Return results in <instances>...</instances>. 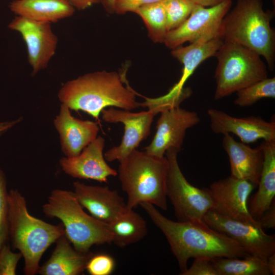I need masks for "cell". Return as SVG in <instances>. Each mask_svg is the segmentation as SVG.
I'll list each match as a JSON object with an SVG mask.
<instances>
[{"mask_svg":"<svg viewBox=\"0 0 275 275\" xmlns=\"http://www.w3.org/2000/svg\"><path fill=\"white\" fill-rule=\"evenodd\" d=\"M159 112L154 109L132 113L130 111L110 107L101 112L102 119L110 123H121L124 131L120 144L106 151L104 154L106 161L119 162L139 147L151 133L154 117Z\"/></svg>","mask_w":275,"mask_h":275,"instance_id":"10","label":"cell"},{"mask_svg":"<svg viewBox=\"0 0 275 275\" xmlns=\"http://www.w3.org/2000/svg\"><path fill=\"white\" fill-rule=\"evenodd\" d=\"M115 267L114 259L106 254H93L88 260L86 269L91 275H109Z\"/></svg>","mask_w":275,"mask_h":275,"instance_id":"30","label":"cell"},{"mask_svg":"<svg viewBox=\"0 0 275 275\" xmlns=\"http://www.w3.org/2000/svg\"><path fill=\"white\" fill-rule=\"evenodd\" d=\"M236 92L234 103L241 107L251 106L262 98H274L275 77L259 80Z\"/></svg>","mask_w":275,"mask_h":275,"instance_id":"27","label":"cell"},{"mask_svg":"<svg viewBox=\"0 0 275 275\" xmlns=\"http://www.w3.org/2000/svg\"><path fill=\"white\" fill-rule=\"evenodd\" d=\"M266 260L252 255L244 258L211 259L218 275H270Z\"/></svg>","mask_w":275,"mask_h":275,"instance_id":"25","label":"cell"},{"mask_svg":"<svg viewBox=\"0 0 275 275\" xmlns=\"http://www.w3.org/2000/svg\"><path fill=\"white\" fill-rule=\"evenodd\" d=\"M73 186L79 203L101 222L109 224L129 209L119 193L107 186L87 185L79 181Z\"/></svg>","mask_w":275,"mask_h":275,"instance_id":"17","label":"cell"},{"mask_svg":"<svg viewBox=\"0 0 275 275\" xmlns=\"http://www.w3.org/2000/svg\"><path fill=\"white\" fill-rule=\"evenodd\" d=\"M108 225L113 235L112 243L120 248L136 243L147 234L146 221L133 209L128 210Z\"/></svg>","mask_w":275,"mask_h":275,"instance_id":"24","label":"cell"},{"mask_svg":"<svg viewBox=\"0 0 275 275\" xmlns=\"http://www.w3.org/2000/svg\"><path fill=\"white\" fill-rule=\"evenodd\" d=\"M7 179L0 169V248L8 243L9 239V192Z\"/></svg>","mask_w":275,"mask_h":275,"instance_id":"29","label":"cell"},{"mask_svg":"<svg viewBox=\"0 0 275 275\" xmlns=\"http://www.w3.org/2000/svg\"><path fill=\"white\" fill-rule=\"evenodd\" d=\"M9 239L24 258V273L35 275L43 254L65 235L63 225L50 224L30 214L24 197L17 189L9 192Z\"/></svg>","mask_w":275,"mask_h":275,"instance_id":"3","label":"cell"},{"mask_svg":"<svg viewBox=\"0 0 275 275\" xmlns=\"http://www.w3.org/2000/svg\"><path fill=\"white\" fill-rule=\"evenodd\" d=\"M140 206L167 238L178 262L180 274L187 269L191 258H244L250 255L236 241L211 228L204 221H174L150 203Z\"/></svg>","mask_w":275,"mask_h":275,"instance_id":"1","label":"cell"},{"mask_svg":"<svg viewBox=\"0 0 275 275\" xmlns=\"http://www.w3.org/2000/svg\"><path fill=\"white\" fill-rule=\"evenodd\" d=\"M42 211L46 217L61 221L65 235L80 252H89L94 245L112 243L113 235L108 224L85 212L73 191L53 190L42 206Z\"/></svg>","mask_w":275,"mask_h":275,"instance_id":"6","label":"cell"},{"mask_svg":"<svg viewBox=\"0 0 275 275\" xmlns=\"http://www.w3.org/2000/svg\"><path fill=\"white\" fill-rule=\"evenodd\" d=\"M53 123L60 136L62 151L68 158L78 155L97 137L99 130L96 122L75 118L63 103Z\"/></svg>","mask_w":275,"mask_h":275,"instance_id":"19","label":"cell"},{"mask_svg":"<svg viewBox=\"0 0 275 275\" xmlns=\"http://www.w3.org/2000/svg\"><path fill=\"white\" fill-rule=\"evenodd\" d=\"M125 71H96L80 76L63 85L58 98L70 109L82 111L96 119L108 106L136 109L141 103L136 101V92L128 84Z\"/></svg>","mask_w":275,"mask_h":275,"instance_id":"2","label":"cell"},{"mask_svg":"<svg viewBox=\"0 0 275 275\" xmlns=\"http://www.w3.org/2000/svg\"><path fill=\"white\" fill-rule=\"evenodd\" d=\"M274 13L265 11L262 0H237L223 19L219 38L248 48L274 67L275 33L270 23Z\"/></svg>","mask_w":275,"mask_h":275,"instance_id":"4","label":"cell"},{"mask_svg":"<svg viewBox=\"0 0 275 275\" xmlns=\"http://www.w3.org/2000/svg\"><path fill=\"white\" fill-rule=\"evenodd\" d=\"M194 259L191 266L181 275H218L211 263V259L206 257Z\"/></svg>","mask_w":275,"mask_h":275,"instance_id":"32","label":"cell"},{"mask_svg":"<svg viewBox=\"0 0 275 275\" xmlns=\"http://www.w3.org/2000/svg\"><path fill=\"white\" fill-rule=\"evenodd\" d=\"M22 120L21 117L11 121H6L0 123V135L10 129Z\"/></svg>","mask_w":275,"mask_h":275,"instance_id":"36","label":"cell"},{"mask_svg":"<svg viewBox=\"0 0 275 275\" xmlns=\"http://www.w3.org/2000/svg\"><path fill=\"white\" fill-rule=\"evenodd\" d=\"M179 152L170 149L166 151L168 165L167 196L179 221L202 222L212 207V199L207 188H199L186 180L178 164Z\"/></svg>","mask_w":275,"mask_h":275,"instance_id":"8","label":"cell"},{"mask_svg":"<svg viewBox=\"0 0 275 275\" xmlns=\"http://www.w3.org/2000/svg\"><path fill=\"white\" fill-rule=\"evenodd\" d=\"M224 135L223 147L229 156L231 176L248 181L257 186L264 159L262 144L252 148L235 141L230 134Z\"/></svg>","mask_w":275,"mask_h":275,"instance_id":"20","label":"cell"},{"mask_svg":"<svg viewBox=\"0 0 275 275\" xmlns=\"http://www.w3.org/2000/svg\"><path fill=\"white\" fill-rule=\"evenodd\" d=\"M116 0H102L104 7L109 12L114 11V6Z\"/></svg>","mask_w":275,"mask_h":275,"instance_id":"39","label":"cell"},{"mask_svg":"<svg viewBox=\"0 0 275 275\" xmlns=\"http://www.w3.org/2000/svg\"><path fill=\"white\" fill-rule=\"evenodd\" d=\"M50 24L17 16L9 24L25 42L33 75L46 68L56 53L58 38Z\"/></svg>","mask_w":275,"mask_h":275,"instance_id":"14","label":"cell"},{"mask_svg":"<svg viewBox=\"0 0 275 275\" xmlns=\"http://www.w3.org/2000/svg\"><path fill=\"white\" fill-rule=\"evenodd\" d=\"M232 4V0H226L209 7L196 4L182 24L168 32L163 43L173 49L186 42L192 43L201 38L210 40L219 37L222 22Z\"/></svg>","mask_w":275,"mask_h":275,"instance_id":"9","label":"cell"},{"mask_svg":"<svg viewBox=\"0 0 275 275\" xmlns=\"http://www.w3.org/2000/svg\"><path fill=\"white\" fill-rule=\"evenodd\" d=\"M211 130L216 134L233 133L244 144L259 139L275 141V122H268L259 117H234L226 113L210 108L207 111Z\"/></svg>","mask_w":275,"mask_h":275,"instance_id":"16","label":"cell"},{"mask_svg":"<svg viewBox=\"0 0 275 275\" xmlns=\"http://www.w3.org/2000/svg\"><path fill=\"white\" fill-rule=\"evenodd\" d=\"M160 113L155 135L151 143L145 147V151L162 157L168 149L180 151L186 130L198 124L200 118L196 112L179 106L164 109Z\"/></svg>","mask_w":275,"mask_h":275,"instance_id":"15","label":"cell"},{"mask_svg":"<svg viewBox=\"0 0 275 275\" xmlns=\"http://www.w3.org/2000/svg\"><path fill=\"white\" fill-rule=\"evenodd\" d=\"M275 200L258 220L261 228L265 229L275 228Z\"/></svg>","mask_w":275,"mask_h":275,"instance_id":"34","label":"cell"},{"mask_svg":"<svg viewBox=\"0 0 275 275\" xmlns=\"http://www.w3.org/2000/svg\"><path fill=\"white\" fill-rule=\"evenodd\" d=\"M256 186L248 181L232 176L212 183L207 190L212 200L211 209L235 220L260 225L250 214L248 200Z\"/></svg>","mask_w":275,"mask_h":275,"instance_id":"13","label":"cell"},{"mask_svg":"<svg viewBox=\"0 0 275 275\" xmlns=\"http://www.w3.org/2000/svg\"><path fill=\"white\" fill-rule=\"evenodd\" d=\"M104 146V139L98 136L78 155L62 157L60 166L65 173L72 177L106 182L109 177L116 176L118 173L106 161L103 153Z\"/></svg>","mask_w":275,"mask_h":275,"instance_id":"18","label":"cell"},{"mask_svg":"<svg viewBox=\"0 0 275 275\" xmlns=\"http://www.w3.org/2000/svg\"><path fill=\"white\" fill-rule=\"evenodd\" d=\"M223 43L219 37L210 40L201 38L188 46L173 49L172 56L183 65L181 76L168 93L155 98V101L168 108L179 106L191 94L189 89L184 88L185 82L202 62L214 56Z\"/></svg>","mask_w":275,"mask_h":275,"instance_id":"12","label":"cell"},{"mask_svg":"<svg viewBox=\"0 0 275 275\" xmlns=\"http://www.w3.org/2000/svg\"><path fill=\"white\" fill-rule=\"evenodd\" d=\"M163 0H116L114 11L123 14L128 12H134L139 8L149 4Z\"/></svg>","mask_w":275,"mask_h":275,"instance_id":"33","label":"cell"},{"mask_svg":"<svg viewBox=\"0 0 275 275\" xmlns=\"http://www.w3.org/2000/svg\"><path fill=\"white\" fill-rule=\"evenodd\" d=\"M93 254L90 251L82 253L77 251L63 235L57 240L50 258L39 266L37 273L41 275L80 274Z\"/></svg>","mask_w":275,"mask_h":275,"instance_id":"21","label":"cell"},{"mask_svg":"<svg viewBox=\"0 0 275 275\" xmlns=\"http://www.w3.org/2000/svg\"><path fill=\"white\" fill-rule=\"evenodd\" d=\"M21 254L14 253L8 243L0 248V275H15Z\"/></svg>","mask_w":275,"mask_h":275,"instance_id":"31","label":"cell"},{"mask_svg":"<svg viewBox=\"0 0 275 275\" xmlns=\"http://www.w3.org/2000/svg\"><path fill=\"white\" fill-rule=\"evenodd\" d=\"M10 8L18 16L49 23L70 17L75 11L67 0H14Z\"/></svg>","mask_w":275,"mask_h":275,"instance_id":"23","label":"cell"},{"mask_svg":"<svg viewBox=\"0 0 275 275\" xmlns=\"http://www.w3.org/2000/svg\"><path fill=\"white\" fill-rule=\"evenodd\" d=\"M214 56L218 60L214 75L215 100L267 78L266 66L260 56L240 44L223 42Z\"/></svg>","mask_w":275,"mask_h":275,"instance_id":"7","label":"cell"},{"mask_svg":"<svg viewBox=\"0 0 275 275\" xmlns=\"http://www.w3.org/2000/svg\"><path fill=\"white\" fill-rule=\"evenodd\" d=\"M119 162L117 175L127 195L128 207L133 209L143 203H149L167 210L166 156L158 157L135 149Z\"/></svg>","mask_w":275,"mask_h":275,"instance_id":"5","label":"cell"},{"mask_svg":"<svg viewBox=\"0 0 275 275\" xmlns=\"http://www.w3.org/2000/svg\"><path fill=\"white\" fill-rule=\"evenodd\" d=\"M168 32L182 24L189 17L196 5L191 0H163Z\"/></svg>","mask_w":275,"mask_h":275,"instance_id":"28","label":"cell"},{"mask_svg":"<svg viewBox=\"0 0 275 275\" xmlns=\"http://www.w3.org/2000/svg\"><path fill=\"white\" fill-rule=\"evenodd\" d=\"M204 221L210 227L238 242L250 255L264 260L275 253L274 235L266 234L260 225L245 223L209 210Z\"/></svg>","mask_w":275,"mask_h":275,"instance_id":"11","label":"cell"},{"mask_svg":"<svg viewBox=\"0 0 275 275\" xmlns=\"http://www.w3.org/2000/svg\"><path fill=\"white\" fill-rule=\"evenodd\" d=\"M264 159L258 189L251 198L249 210L258 221L274 201L275 197V141H263Z\"/></svg>","mask_w":275,"mask_h":275,"instance_id":"22","label":"cell"},{"mask_svg":"<svg viewBox=\"0 0 275 275\" xmlns=\"http://www.w3.org/2000/svg\"><path fill=\"white\" fill-rule=\"evenodd\" d=\"M268 269L271 274H275V253L269 256L266 260Z\"/></svg>","mask_w":275,"mask_h":275,"instance_id":"38","label":"cell"},{"mask_svg":"<svg viewBox=\"0 0 275 275\" xmlns=\"http://www.w3.org/2000/svg\"><path fill=\"white\" fill-rule=\"evenodd\" d=\"M73 7L78 10L85 9L101 0H67Z\"/></svg>","mask_w":275,"mask_h":275,"instance_id":"35","label":"cell"},{"mask_svg":"<svg viewBox=\"0 0 275 275\" xmlns=\"http://www.w3.org/2000/svg\"><path fill=\"white\" fill-rule=\"evenodd\" d=\"M195 4L205 7H212L218 5L226 0H191Z\"/></svg>","mask_w":275,"mask_h":275,"instance_id":"37","label":"cell"},{"mask_svg":"<svg viewBox=\"0 0 275 275\" xmlns=\"http://www.w3.org/2000/svg\"><path fill=\"white\" fill-rule=\"evenodd\" d=\"M134 13L144 21L150 39L154 43H163L168 30L163 1L144 5Z\"/></svg>","mask_w":275,"mask_h":275,"instance_id":"26","label":"cell"}]
</instances>
